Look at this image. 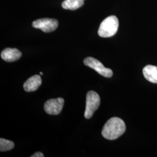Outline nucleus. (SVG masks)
I'll list each match as a JSON object with an SVG mask.
<instances>
[{
	"instance_id": "1",
	"label": "nucleus",
	"mask_w": 157,
	"mask_h": 157,
	"mask_svg": "<svg viewBox=\"0 0 157 157\" xmlns=\"http://www.w3.org/2000/svg\"><path fill=\"white\" fill-rule=\"evenodd\" d=\"M126 130L124 121L117 117L109 119L104 126L102 130V136L107 140H113L119 138Z\"/></svg>"
},
{
	"instance_id": "2",
	"label": "nucleus",
	"mask_w": 157,
	"mask_h": 157,
	"mask_svg": "<svg viewBox=\"0 0 157 157\" xmlns=\"http://www.w3.org/2000/svg\"><path fill=\"white\" fill-rule=\"evenodd\" d=\"M119 27L117 17L112 15L107 17L100 24L98 34L101 37H110L117 33Z\"/></svg>"
},
{
	"instance_id": "3",
	"label": "nucleus",
	"mask_w": 157,
	"mask_h": 157,
	"mask_svg": "<svg viewBox=\"0 0 157 157\" xmlns=\"http://www.w3.org/2000/svg\"><path fill=\"white\" fill-rule=\"evenodd\" d=\"M100 97L94 91H89L86 95V104L84 117L86 119L91 118L95 111L100 105Z\"/></svg>"
},
{
	"instance_id": "4",
	"label": "nucleus",
	"mask_w": 157,
	"mask_h": 157,
	"mask_svg": "<svg viewBox=\"0 0 157 157\" xmlns=\"http://www.w3.org/2000/svg\"><path fill=\"white\" fill-rule=\"evenodd\" d=\"M84 65L95 70L97 72L105 78H111L113 75L112 70L105 67L103 64L93 57H87L84 59Z\"/></svg>"
},
{
	"instance_id": "5",
	"label": "nucleus",
	"mask_w": 157,
	"mask_h": 157,
	"mask_svg": "<svg viewBox=\"0 0 157 157\" xmlns=\"http://www.w3.org/2000/svg\"><path fill=\"white\" fill-rule=\"evenodd\" d=\"M32 26L39 29L45 33H50L56 30L58 26V21L56 19L41 18L33 22Z\"/></svg>"
},
{
	"instance_id": "6",
	"label": "nucleus",
	"mask_w": 157,
	"mask_h": 157,
	"mask_svg": "<svg viewBox=\"0 0 157 157\" xmlns=\"http://www.w3.org/2000/svg\"><path fill=\"white\" fill-rule=\"evenodd\" d=\"M64 105V100L62 98L50 99L44 103V108L47 113L56 115L62 111Z\"/></svg>"
},
{
	"instance_id": "7",
	"label": "nucleus",
	"mask_w": 157,
	"mask_h": 157,
	"mask_svg": "<svg viewBox=\"0 0 157 157\" xmlns=\"http://www.w3.org/2000/svg\"><path fill=\"white\" fill-rule=\"evenodd\" d=\"M1 56L6 62H14L20 59L22 52L17 48H6L1 52Z\"/></svg>"
},
{
	"instance_id": "8",
	"label": "nucleus",
	"mask_w": 157,
	"mask_h": 157,
	"mask_svg": "<svg viewBox=\"0 0 157 157\" xmlns=\"http://www.w3.org/2000/svg\"><path fill=\"white\" fill-rule=\"evenodd\" d=\"M42 80L39 75H34L29 78L23 84L24 90L27 92L34 91L39 89Z\"/></svg>"
},
{
	"instance_id": "9",
	"label": "nucleus",
	"mask_w": 157,
	"mask_h": 157,
	"mask_svg": "<svg viewBox=\"0 0 157 157\" xmlns=\"http://www.w3.org/2000/svg\"><path fill=\"white\" fill-rule=\"evenodd\" d=\"M143 73L148 81L157 84V67L150 65H147L144 67Z\"/></svg>"
},
{
	"instance_id": "10",
	"label": "nucleus",
	"mask_w": 157,
	"mask_h": 157,
	"mask_svg": "<svg viewBox=\"0 0 157 157\" xmlns=\"http://www.w3.org/2000/svg\"><path fill=\"white\" fill-rule=\"evenodd\" d=\"M84 0H65L62 7L65 10H76L84 5Z\"/></svg>"
},
{
	"instance_id": "11",
	"label": "nucleus",
	"mask_w": 157,
	"mask_h": 157,
	"mask_svg": "<svg viewBox=\"0 0 157 157\" xmlns=\"http://www.w3.org/2000/svg\"><path fill=\"white\" fill-rule=\"evenodd\" d=\"M15 146L14 143L12 141L4 139H0V151H6L12 149Z\"/></svg>"
},
{
	"instance_id": "12",
	"label": "nucleus",
	"mask_w": 157,
	"mask_h": 157,
	"mask_svg": "<svg viewBox=\"0 0 157 157\" xmlns=\"http://www.w3.org/2000/svg\"><path fill=\"white\" fill-rule=\"evenodd\" d=\"M44 154L41 152H37L36 153H34L33 155H32L31 157H44Z\"/></svg>"
},
{
	"instance_id": "13",
	"label": "nucleus",
	"mask_w": 157,
	"mask_h": 157,
	"mask_svg": "<svg viewBox=\"0 0 157 157\" xmlns=\"http://www.w3.org/2000/svg\"><path fill=\"white\" fill-rule=\"evenodd\" d=\"M40 75H43V72H40Z\"/></svg>"
}]
</instances>
